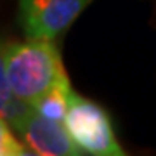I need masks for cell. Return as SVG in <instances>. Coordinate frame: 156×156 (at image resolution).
<instances>
[{
	"label": "cell",
	"mask_w": 156,
	"mask_h": 156,
	"mask_svg": "<svg viewBox=\"0 0 156 156\" xmlns=\"http://www.w3.org/2000/svg\"><path fill=\"white\" fill-rule=\"evenodd\" d=\"M94 0H17V21L26 38L56 40Z\"/></svg>",
	"instance_id": "3"
},
{
	"label": "cell",
	"mask_w": 156,
	"mask_h": 156,
	"mask_svg": "<svg viewBox=\"0 0 156 156\" xmlns=\"http://www.w3.org/2000/svg\"><path fill=\"white\" fill-rule=\"evenodd\" d=\"M5 68L12 92L30 104L56 83L69 78L54 40L7 42Z\"/></svg>",
	"instance_id": "1"
},
{
	"label": "cell",
	"mask_w": 156,
	"mask_h": 156,
	"mask_svg": "<svg viewBox=\"0 0 156 156\" xmlns=\"http://www.w3.org/2000/svg\"><path fill=\"white\" fill-rule=\"evenodd\" d=\"M5 47L7 42L0 37V116L4 118L14 130L21 132L30 118L33 116V106L19 99L11 89L5 68Z\"/></svg>",
	"instance_id": "5"
},
{
	"label": "cell",
	"mask_w": 156,
	"mask_h": 156,
	"mask_svg": "<svg viewBox=\"0 0 156 156\" xmlns=\"http://www.w3.org/2000/svg\"><path fill=\"white\" fill-rule=\"evenodd\" d=\"M16 130L0 116V156H28L31 151L16 134Z\"/></svg>",
	"instance_id": "7"
},
{
	"label": "cell",
	"mask_w": 156,
	"mask_h": 156,
	"mask_svg": "<svg viewBox=\"0 0 156 156\" xmlns=\"http://www.w3.org/2000/svg\"><path fill=\"white\" fill-rule=\"evenodd\" d=\"M19 139L26 144L31 154L38 156H82V149L75 144L64 122L49 120L33 113L21 132Z\"/></svg>",
	"instance_id": "4"
},
{
	"label": "cell",
	"mask_w": 156,
	"mask_h": 156,
	"mask_svg": "<svg viewBox=\"0 0 156 156\" xmlns=\"http://www.w3.org/2000/svg\"><path fill=\"white\" fill-rule=\"evenodd\" d=\"M64 125L83 154L125 156V149L116 139L109 113L94 101L73 92Z\"/></svg>",
	"instance_id": "2"
},
{
	"label": "cell",
	"mask_w": 156,
	"mask_h": 156,
	"mask_svg": "<svg viewBox=\"0 0 156 156\" xmlns=\"http://www.w3.org/2000/svg\"><path fill=\"white\" fill-rule=\"evenodd\" d=\"M73 87L69 78L62 80L59 83H56L52 89H49L45 94L31 102L35 113L40 116H45L49 120H57V122H64L66 111L69 108V101L73 95Z\"/></svg>",
	"instance_id": "6"
}]
</instances>
